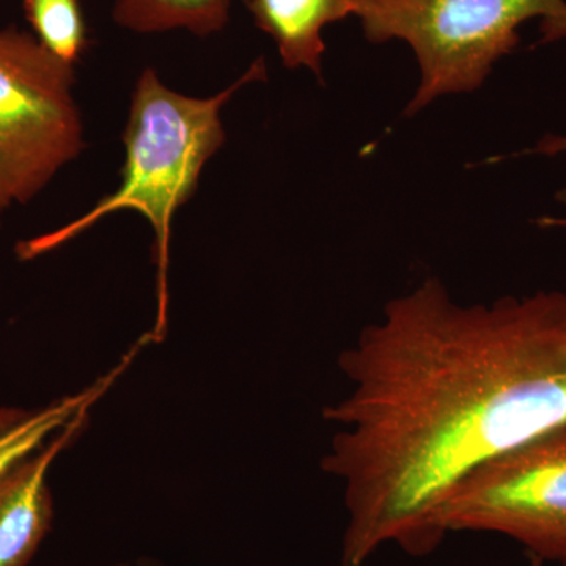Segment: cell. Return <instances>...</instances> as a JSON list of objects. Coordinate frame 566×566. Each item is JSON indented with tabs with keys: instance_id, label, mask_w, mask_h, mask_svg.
Instances as JSON below:
<instances>
[{
	"instance_id": "1",
	"label": "cell",
	"mask_w": 566,
	"mask_h": 566,
	"mask_svg": "<svg viewBox=\"0 0 566 566\" xmlns=\"http://www.w3.org/2000/svg\"><path fill=\"white\" fill-rule=\"evenodd\" d=\"M349 392L322 468L344 485L340 566L386 545L430 556L472 472L566 424V292L453 301L438 277L394 297L338 359Z\"/></svg>"
},
{
	"instance_id": "2",
	"label": "cell",
	"mask_w": 566,
	"mask_h": 566,
	"mask_svg": "<svg viewBox=\"0 0 566 566\" xmlns=\"http://www.w3.org/2000/svg\"><path fill=\"white\" fill-rule=\"evenodd\" d=\"M264 74V63L259 61L241 80L218 95L192 98L170 91L151 69L144 71L134 91L132 114L123 136L126 161L117 191L61 229L22 241L17 248L18 256L21 260L36 259L114 212H139L155 230L158 315L150 335L151 340L161 342L167 327V270L175 212L191 199L205 164L226 142L222 107L233 93L249 82L262 80Z\"/></svg>"
},
{
	"instance_id": "3",
	"label": "cell",
	"mask_w": 566,
	"mask_h": 566,
	"mask_svg": "<svg viewBox=\"0 0 566 566\" xmlns=\"http://www.w3.org/2000/svg\"><path fill=\"white\" fill-rule=\"evenodd\" d=\"M374 43L401 40L415 51L420 84L406 114L434 99L476 91L520 43L521 25L542 21L543 43L566 36V0H346Z\"/></svg>"
},
{
	"instance_id": "4",
	"label": "cell",
	"mask_w": 566,
	"mask_h": 566,
	"mask_svg": "<svg viewBox=\"0 0 566 566\" xmlns=\"http://www.w3.org/2000/svg\"><path fill=\"white\" fill-rule=\"evenodd\" d=\"M74 66L35 35L0 31V226L13 205L46 188L82 148Z\"/></svg>"
},
{
	"instance_id": "5",
	"label": "cell",
	"mask_w": 566,
	"mask_h": 566,
	"mask_svg": "<svg viewBox=\"0 0 566 566\" xmlns=\"http://www.w3.org/2000/svg\"><path fill=\"white\" fill-rule=\"evenodd\" d=\"M434 526L486 532L520 543L528 557L566 562V424L472 472L447 497Z\"/></svg>"
},
{
	"instance_id": "6",
	"label": "cell",
	"mask_w": 566,
	"mask_h": 566,
	"mask_svg": "<svg viewBox=\"0 0 566 566\" xmlns=\"http://www.w3.org/2000/svg\"><path fill=\"white\" fill-rule=\"evenodd\" d=\"M87 412L59 431L39 452L0 479V566H28L50 534L54 505L46 476L52 461L76 438Z\"/></svg>"
},
{
	"instance_id": "7",
	"label": "cell",
	"mask_w": 566,
	"mask_h": 566,
	"mask_svg": "<svg viewBox=\"0 0 566 566\" xmlns=\"http://www.w3.org/2000/svg\"><path fill=\"white\" fill-rule=\"evenodd\" d=\"M148 344L147 338H140L139 344L126 354L109 375L96 381L80 394L59 398L46 406L35 409L7 408L0 406V479L13 465L39 452L59 431L69 427L82 412H87L95 401L102 398L115 379L132 364L133 357Z\"/></svg>"
},
{
	"instance_id": "8",
	"label": "cell",
	"mask_w": 566,
	"mask_h": 566,
	"mask_svg": "<svg viewBox=\"0 0 566 566\" xmlns=\"http://www.w3.org/2000/svg\"><path fill=\"white\" fill-rule=\"evenodd\" d=\"M232 0H115L114 20L129 31L148 33L188 29L205 36L229 21Z\"/></svg>"
},
{
	"instance_id": "9",
	"label": "cell",
	"mask_w": 566,
	"mask_h": 566,
	"mask_svg": "<svg viewBox=\"0 0 566 566\" xmlns=\"http://www.w3.org/2000/svg\"><path fill=\"white\" fill-rule=\"evenodd\" d=\"M24 10L41 46L74 66L85 48L80 0H24Z\"/></svg>"
},
{
	"instance_id": "10",
	"label": "cell",
	"mask_w": 566,
	"mask_h": 566,
	"mask_svg": "<svg viewBox=\"0 0 566 566\" xmlns=\"http://www.w3.org/2000/svg\"><path fill=\"white\" fill-rule=\"evenodd\" d=\"M528 153L542 156L566 155V134H549L535 145L534 150Z\"/></svg>"
},
{
	"instance_id": "11",
	"label": "cell",
	"mask_w": 566,
	"mask_h": 566,
	"mask_svg": "<svg viewBox=\"0 0 566 566\" xmlns=\"http://www.w3.org/2000/svg\"><path fill=\"white\" fill-rule=\"evenodd\" d=\"M558 202L564 205L566 208V191L558 193ZM539 226L542 227H566V216H558V218H543L539 219Z\"/></svg>"
},
{
	"instance_id": "12",
	"label": "cell",
	"mask_w": 566,
	"mask_h": 566,
	"mask_svg": "<svg viewBox=\"0 0 566 566\" xmlns=\"http://www.w3.org/2000/svg\"><path fill=\"white\" fill-rule=\"evenodd\" d=\"M531 566H543V562L538 560V558L531 557ZM560 566H566V562H564V564H560Z\"/></svg>"
}]
</instances>
